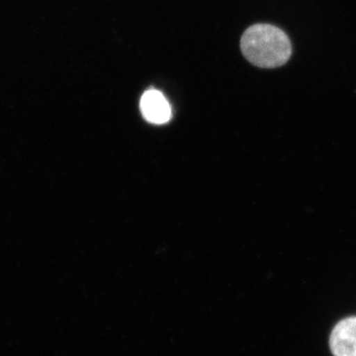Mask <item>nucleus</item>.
Returning a JSON list of instances; mask_svg holds the SVG:
<instances>
[{"mask_svg": "<svg viewBox=\"0 0 356 356\" xmlns=\"http://www.w3.org/2000/svg\"><path fill=\"white\" fill-rule=\"evenodd\" d=\"M243 56L262 69H276L286 64L292 44L286 33L270 24H255L243 33L241 40Z\"/></svg>", "mask_w": 356, "mask_h": 356, "instance_id": "f257e3e1", "label": "nucleus"}, {"mask_svg": "<svg viewBox=\"0 0 356 356\" xmlns=\"http://www.w3.org/2000/svg\"><path fill=\"white\" fill-rule=\"evenodd\" d=\"M140 111L147 122L156 125L168 123L172 118V107L161 91L149 89L143 95Z\"/></svg>", "mask_w": 356, "mask_h": 356, "instance_id": "f03ea898", "label": "nucleus"}, {"mask_svg": "<svg viewBox=\"0 0 356 356\" xmlns=\"http://www.w3.org/2000/svg\"><path fill=\"white\" fill-rule=\"evenodd\" d=\"M330 344L334 356H356V317L344 318L334 327Z\"/></svg>", "mask_w": 356, "mask_h": 356, "instance_id": "7ed1b4c3", "label": "nucleus"}]
</instances>
